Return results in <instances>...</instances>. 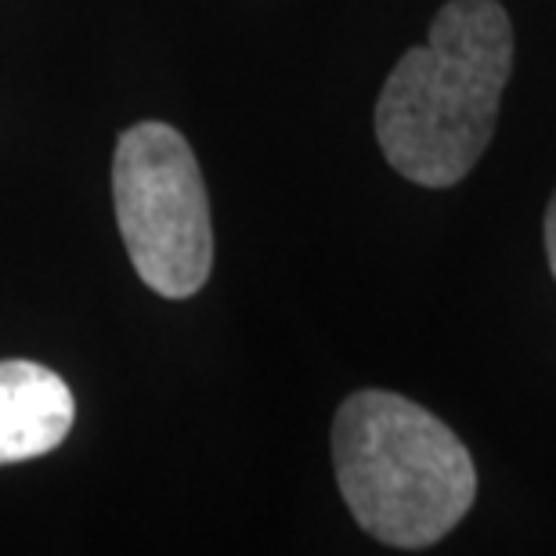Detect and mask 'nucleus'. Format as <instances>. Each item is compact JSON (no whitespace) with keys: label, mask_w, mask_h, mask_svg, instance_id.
Wrapping results in <instances>:
<instances>
[{"label":"nucleus","mask_w":556,"mask_h":556,"mask_svg":"<svg viewBox=\"0 0 556 556\" xmlns=\"http://www.w3.org/2000/svg\"><path fill=\"white\" fill-rule=\"evenodd\" d=\"M332 466L354 520L394 549H427L466 517L477 470L452 427L391 391H358L332 419Z\"/></svg>","instance_id":"2"},{"label":"nucleus","mask_w":556,"mask_h":556,"mask_svg":"<svg viewBox=\"0 0 556 556\" xmlns=\"http://www.w3.org/2000/svg\"><path fill=\"white\" fill-rule=\"evenodd\" d=\"M73 416V391L54 369L26 358L0 362V466L54 452Z\"/></svg>","instance_id":"4"},{"label":"nucleus","mask_w":556,"mask_h":556,"mask_svg":"<svg viewBox=\"0 0 556 556\" xmlns=\"http://www.w3.org/2000/svg\"><path fill=\"white\" fill-rule=\"evenodd\" d=\"M546 257H549V271L556 278V192H553L549 210H546Z\"/></svg>","instance_id":"5"},{"label":"nucleus","mask_w":556,"mask_h":556,"mask_svg":"<svg viewBox=\"0 0 556 556\" xmlns=\"http://www.w3.org/2000/svg\"><path fill=\"white\" fill-rule=\"evenodd\" d=\"M514 26L498 0H448L422 48H408L376 102L387 163L422 188L463 181L498 124Z\"/></svg>","instance_id":"1"},{"label":"nucleus","mask_w":556,"mask_h":556,"mask_svg":"<svg viewBox=\"0 0 556 556\" xmlns=\"http://www.w3.org/2000/svg\"><path fill=\"white\" fill-rule=\"evenodd\" d=\"M113 203L127 257L166 300L206 286L214 268L210 199L195 152L170 124H135L113 155Z\"/></svg>","instance_id":"3"}]
</instances>
